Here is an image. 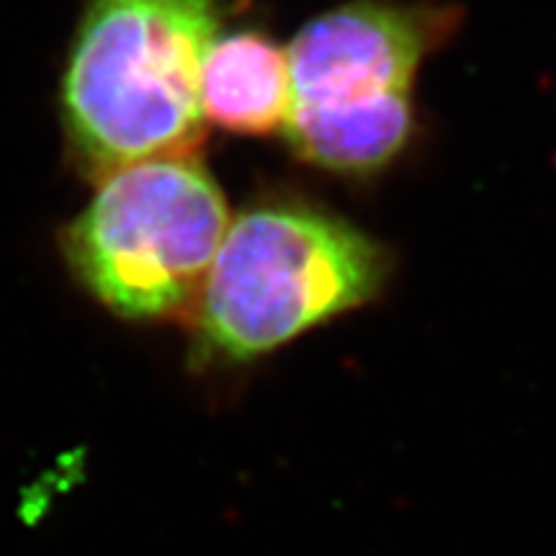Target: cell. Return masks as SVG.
Listing matches in <instances>:
<instances>
[{
  "instance_id": "277c9868",
  "label": "cell",
  "mask_w": 556,
  "mask_h": 556,
  "mask_svg": "<svg viewBox=\"0 0 556 556\" xmlns=\"http://www.w3.org/2000/svg\"><path fill=\"white\" fill-rule=\"evenodd\" d=\"M454 29V11L358 0L312 18L289 47L291 106L409 93L420 62Z\"/></svg>"
},
{
  "instance_id": "6da1fadb",
  "label": "cell",
  "mask_w": 556,
  "mask_h": 556,
  "mask_svg": "<svg viewBox=\"0 0 556 556\" xmlns=\"http://www.w3.org/2000/svg\"><path fill=\"white\" fill-rule=\"evenodd\" d=\"M217 0H90L70 50L62 109L93 176L193 157L204 137L199 80Z\"/></svg>"
},
{
  "instance_id": "5b68a950",
  "label": "cell",
  "mask_w": 556,
  "mask_h": 556,
  "mask_svg": "<svg viewBox=\"0 0 556 556\" xmlns=\"http://www.w3.org/2000/svg\"><path fill=\"white\" fill-rule=\"evenodd\" d=\"M201 116L238 135H270L291 111L289 52L258 31L214 39L199 80Z\"/></svg>"
},
{
  "instance_id": "7a4b0ae2",
  "label": "cell",
  "mask_w": 556,
  "mask_h": 556,
  "mask_svg": "<svg viewBox=\"0 0 556 556\" xmlns=\"http://www.w3.org/2000/svg\"><path fill=\"white\" fill-rule=\"evenodd\" d=\"M387 250L348 222L299 204L250 208L227 227L191 309L193 358L253 364L384 289Z\"/></svg>"
},
{
  "instance_id": "8992f818",
  "label": "cell",
  "mask_w": 556,
  "mask_h": 556,
  "mask_svg": "<svg viewBox=\"0 0 556 556\" xmlns=\"http://www.w3.org/2000/svg\"><path fill=\"white\" fill-rule=\"evenodd\" d=\"M302 160L336 173H374L392 163L413 135L409 93L351 103H294L283 127Z\"/></svg>"
},
{
  "instance_id": "3957f363",
  "label": "cell",
  "mask_w": 556,
  "mask_h": 556,
  "mask_svg": "<svg viewBox=\"0 0 556 556\" xmlns=\"http://www.w3.org/2000/svg\"><path fill=\"white\" fill-rule=\"evenodd\" d=\"M229 222L217 180L197 157L109 173L62 250L78 281L127 319L191 315Z\"/></svg>"
}]
</instances>
